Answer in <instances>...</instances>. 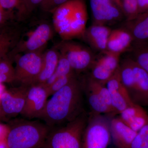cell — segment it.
<instances>
[{"label":"cell","instance_id":"cell-21","mask_svg":"<svg viewBox=\"0 0 148 148\" xmlns=\"http://www.w3.org/2000/svg\"><path fill=\"white\" fill-rule=\"evenodd\" d=\"M59 55V52L56 48L49 49L43 53L42 68L34 84L42 86L54 73L58 65Z\"/></svg>","mask_w":148,"mask_h":148},{"label":"cell","instance_id":"cell-32","mask_svg":"<svg viewBox=\"0 0 148 148\" xmlns=\"http://www.w3.org/2000/svg\"><path fill=\"white\" fill-rule=\"evenodd\" d=\"M10 15L5 10L0 3V27L7 24Z\"/></svg>","mask_w":148,"mask_h":148},{"label":"cell","instance_id":"cell-23","mask_svg":"<svg viewBox=\"0 0 148 148\" xmlns=\"http://www.w3.org/2000/svg\"><path fill=\"white\" fill-rule=\"evenodd\" d=\"M130 32L133 39L138 41H148V12L140 15L135 20Z\"/></svg>","mask_w":148,"mask_h":148},{"label":"cell","instance_id":"cell-3","mask_svg":"<svg viewBox=\"0 0 148 148\" xmlns=\"http://www.w3.org/2000/svg\"><path fill=\"white\" fill-rule=\"evenodd\" d=\"M88 120L84 112L66 124L50 128L42 148H82Z\"/></svg>","mask_w":148,"mask_h":148},{"label":"cell","instance_id":"cell-16","mask_svg":"<svg viewBox=\"0 0 148 148\" xmlns=\"http://www.w3.org/2000/svg\"><path fill=\"white\" fill-rule=\"evenodd\" d=\"M134 82L129 96L135 104H148V74L132 59Z\"/></svg>","mask_w":148,"mask_h":148},{"label":"cell","instance_id":"cell-37","mask_svg":"<svg viewBox=\"0 0 148 148\" xmlns=\"http://www.w3.org/2000/svg\"><path fill=\"white\" fill-rule=\"evenodd\" d=\"M0 148H8L6 139L0 140Z\"/></svg>","mask_w":148,"mask_h":148},{"label":"cell","instance_id":"cell-36","mask_svg":"<svg viewBox=\"0 0 148 148\" xmlns=\"http://www.w3.org/2000/svg\"><path fill=\"white\" fill-rule=\"evenodd\" d=\"M9 119L5 116L0 105V121H8Z\"/></svg>","mask_w":148,"mask_h":148},{"label":"cell","instance_id":"cell-4","mask_svg":"<svg viewBox=\"0 0 148 148\" xmlns=\"http://www.w3.org/2000/svg\"><path fill=\"white\" fill-rule=\"evenodd\" d=\"M111 140L110 120L92 113L83 135L82 148H108Z\"/></svg>","mask_w":148,"mask_h":148},{"label":"cell","instance_id":"cell-30","mask_svg":"<svg viewBox=\"0 0 148 148\" xmlns=\"http://www.w3.org/2000/svg\"><path fill=\"white\" fill-rule=\"evenodd\" d=\"M68 1L69 0H44L40 6L44 11L52 13L58 6Z\"/></svg>","mask_w":148,"mask_h":148},{"label":"cell","instance_id":"cell-13","mask_svg":"<svg viewBox=\"0 0 148 148\" xmlns=\"http://www.w3.org/2000/svg\"><path fill=\"white\" fill-rule=\"evenodd\" d=\"M93 24L106 25L121 18V10L113 0H90Z\"/></svg>","mask_w":148,"mask_h":148},{"label":"cell","instance_id":"cell-38","mask_svg":"<svg viewBox=\"0 0 148 148\" xmlns=\"http://www.w3.org/2000/svg\"><path fill=\"white\" fill-rule=\"evenodd\" d=\"M113 1L122 10V2L121 0H113Z\"/></svg>","mask_w":148,"mask_h":148},{"label":"cell","instance_id":"cell-1","mask_svg":"<svg viewBox=\"0 0 148 148\" xmlns=\"http://www.w3.org/2000/svg\"><path fill=\"white\" fill-rule=\"evenodd\" d=\"M82 85L76 78L52 95L40 119L50 128L64 125L83 113Z\"/></svg>","mask_w":148,"mask_h":148},{"label":"cell","instance_id":"cell-14","mask_svg":"<svg viewBox=\"0 0 148 148\" xmlns=\"http://www.w3.org/2000/svg\"><path fill=\"white\" fill-rule=\"evenodd\" d=\"M88 20L87 6L85 0H76L73 13L69 20L64 40L83 38Z\"/></svg>","mask_w":148,"mask_h":148},{"label":"cell","instance_id":"cell-9","mask_svg":"<svg viewBox=\"0 0 148 148\" xmlns=\"http://www.w3.org/2000/svg\"><path fill=\"white\" fill-rule=\"evenodd\" d=\"M120 55L107 50L102 52L101 56L94 59L90 69L89 77L106 84L119 68Z\"/></svg>","mask_w":148,"mask_h":148},{"label":"cell","instance_id":"cell-28","mask_svg":"<svg viewBox=\"0 0 148 148\" xmlns=\"http://www.w3.org/2000/svg\"><path fill=\"white\" fill-rule=\"evenodd\" d=\"M75 72L67 58L59 53L58 65L54 73L58 77L64 76Z\"/></svg>","mask_w":148,"mask_h":148},{"label":"cell","instance_id":"cell-33","mask_svg":"<svg viewBox=\"0 0 148 148\" xmlns=\"http://www.w3.org/2000/svg\"><path fill=\"white\" fill-rule=\"evenodd\" d=\"M140 15L148 12V0H137ZM139 15V16H140Z\"/></svg>","mask_w":148,"mask_h":148},{"label":"cell","instance_id":"cell-11","mask_svg":"<svg viewBox=\"0 0 148 148\" xmlns=\"http://www.w3.org/2000/svg\"><path fill=\"white\" fill-rule=\"evenodd\" d=\"M29 86L21 85L6 89L1 96L0 105L9 119L20 114L24 109Z\"/></svg>","mask_w":148,"mask_h":148},{"label":"cell","instance_id":"cell-19","mask_svg":"<svg viewBox=\"0 0 148 148\" xmlns=\"http://www.w3.org/2000/svg\"><path fill=\"white\" fill-rule=\"evenodd\" d=\"M122 120L134 131L138 132L148 123V116L141 106L134 104L119 114Z\"/></svg>","mask_w":148,"mask_h":148},{"label":"cell","instance_id":"cell-10","mask_svg":"<svg viewBox=\"0 0 148 148\" xmlns=\"http://www.w3.org/2000/svg\"><path fill=\"white\" fill-rule=\"evenodd\" d=\"M49 96L47 90L42 86L34 84L29 86L24 108L20 114L25 119H40Z\"/></svg>","mask_w":148,"mask_h":148},{"label":"cell","instance_id":"cell-15","mask_svg":"<svg viewBox=\"0 0 148 148\" xmlns=\"http://www.w3.org/2000/svg\"><path fill=\"white\" fill-rule=\"evenodd\" d=\"M110 127L111 139L115 147L130 148L138 132L130 128L119 116L114 117L110 120Z\"/></svg>","mask_w":148,"mask_h":148},{"label":"cell","instance_id":"cell-5","mask_svg":"<svg viewBox=\"0 0 148 148\" xmlns=\"http://www.w3.org/2000/svg\"><path fill=\"white\" fill-rule=\"evenodd\" d=\"M83 91L86 96L88 106L92 113L115 116L111 98L106 84L89 77L84 84Z\"/></svg>","mask_w":148,"mask_h":148},{"label":"cell","instance_id":"cell-12","mask_svg":"<svg viewBox=\"0 0 148 148\" xmlns=\"http://www.w3.org/2000/svg\"><path fill=\"white\" fill-rule=\"evenodd\" d=\"M119 69V67L106 84L116 115L119 114L125 109L135 104L122 82Z\"/></svg>","mask_w":148,"mask_h":148},{"label":"cell","instance_id":"cell-34","mask_svg":"<svg viewBox=\"0 0 148 148\" xmlns=\"http://www.w3.org/2000/svg\"><path fill=\"white\" fill-rule=\"evenodd\" d=\"M9 130L8 125L0 123V140L6 139Z\"/></svg>","mask_w":148,"mask_h":148},{"label":"cell","instance_id":"cell-31","mask_svg":"<svg viewBox=\"0 0 148 148\" xmlns=\"http://www.w3.org/2000/svg\"><path fill=\"white\" fill-rule=\"evenodd\" d=\"M21 0H0V3L5 10H11L17 9Z\"/></svg>","mask_w":148,"mask_h":148},{"label":"cell","instance_id":"cell-20","mask_svg":"<svg viewBox=\"0 0 148 148\" xmlns=\"http://www.w3.org/2000/svg\"><path fill=\"white\" fill-rule=\"evenodd\" d=\"M133 40L130 32L125 29L112 30L108 39L107 50L121 54L129 48Z\"/></svg>","mask_w":148,"mask_h":148},{"label":"cell","instance_id":"cell-40","mask_svg":"<svg viewBox=\"0 0 148 148\" xmlns=\"http://www.w3.org/2000/svg\"><path fill=\"white\" fill-rule=\"evenodd\" d=\"M122 1V0H121V1Z\"/></svg>","mask_w":148,"mask_h":148},{"label":"cell","instance_id":"cell-39","mask_svg":"<svg viewBox=\"0 0 148 148\" xmlns=\"http://www.w3.org/2000/svg\"><path fill=\"white\" fill-rule=\"evenodd\" d=\"M115 148H117V147H116Z\"/></svg>","mask_w":148,"mask_h":148},{"label":"cell","instance_id":"cell-29","mask_svg":"<svg viewBox=\"0 0 148 148\" xmlns=\"http://www.w3.org/2000/svg\"><path fill=\"white\" fill-rule=\"evenodd\" d=\"M135 60H133L148 74V47L138 48L135 51Z\"/></svg>","mask_w":148,"mask_h":148},{"label":"cell","instance_id":"cell-6","mask_svg":"<svg viewBox=\"0 0 148 148\" xmlns=\"http://www.w3.org/2000/svg\"><path fill=\"white\" fill-rule=\"evenodd\" d=\"M43 53L30 52L15 56L14 82L27 86L34 84L42 68Z\"/></svg>","mask_w":148,"mask_h":148},{"label":"cell","instance_id":"cell-24","mask_svg":"<svg viewBox=\"0 0 148 148\" xmlns=\"http://www.w3.org/2000/svg\"><path fill=\"white\" fill-rule=\"evenodd\" d=\"M44 0H21L19 6L17 9L16 14L18 21H22L26 19L34 11L40 6Z\"/></svg>","mask_w":148,"mask_h":148},{"label":"cell","instance_id":"cell-27","mask_svg":"<svg viewBox=\"0 0 148 148\" xmlns=\"http://www.w3.org/2000/svg\"><path fill=\"white\" fill-rule=\"evenodd\" d=\"M130 148H148V123L138 131Z\"/></svg>","mask_w":148,"mask_h":148},{"label":"cell","instance_id":"cell-35","mask_svg":"<svg viewBox=\"0 0 148 148\" xmlns=\"http://www.w3.org/2000/svg\"><path fill=\"white\" fill-rule=\"evenodd\" d=\"M14 82V77L0 73V84L9 83Z\"/></svg>","mask_w":148,"mask_h":148},{"label":"cell","instance_id":"cell-2","mask_svg":"<svg viewBox=\"0 0 148 148\" xmlns=\"http://www.w3.org/2000/svg\"><path fill=\"white\" fill-rule=\"evenodd\" d=\"M9 122L8 148H42L50 130L45 123L25 119Z\"/></svg>","mask_w":148,"mask_h":148},{"label":"cell","instance_id":"cell-22","mask_svg":"<svg viewBox=\"0 0 148 148\" xmlns=\"http://www.w3.org/2000/svg\"><path fill=\"white\" fill-rule=\"evenodd\" d=\"M19 32L7 24L0 27V59L8 56L19 41Z\"/></svg>","mask_w":148,"mask_h":148},{"label":"cell","instance_id":"cell-18","mask_svg":"<svg viewBox=\"0 0 148 148\" xmlns=\"http://www.w3.org/2000/svg\"><path fill=\"white\" fill-rule=\"evenodd\" d=\"M75 3L76 0H69L58 6L52 13L53 28L62 40L75 9Z\"/></svg>","mask_w":148,"mask_h":148},{"label":"cell","instance_id":"cell-7","mask_svg":"<svg viewBox=\"0 0 148 148\" xmlns=\"http://www.w3.org/2000/svg\"><path fill=\"white\" fill-rule=\"evenodd\" d=\"M56 48L67 58L75 73L90 69L95 59L89 49L71 40L62 41Z\"/></svg>","mask_w":148,"mask_h":148},{"label":"cell","instance_id":"cell-25","mask_svg":"<svg viewBox=\"0 0 148 148\" xmlns=\"http://www.w3.org/2000/svg\"><path fill=\"white\" fill-rule=\"evenodd\" d=\"M122 11L127 21L135 20L140 15L137 0H122Z\"/></svg>","mask_w":148,"mask_h":148},{"label":"cell","instance_id":"cell-26","mask_svg":"<svg viewBox=\"0 0 148 148\" xmlns=\"http://www.w3.org/2000/svg\"><path fill=\"white\" fill-rule=\"evenodd\" d=\"M75 78H76L75 72L58 78L50 87L47 89L49 96L53 95L54 93L68 84Z\"/></svg>","mask_w":148,"mask_h":148},{"label":"cell","instance_id":"cell-17","mask_svg":"<svg viewBox=\"0 0 148 148\" xmlns=\"http://www.w3.org/2000/svg\"><path fill=\"white\" fill-rule=\"evenodd\" d=\"M111 31L106 25L93 24L86 29L83 38L92 49L103 52L107 50Z\"/></svg>","mask_w":148,"mask_h":148},{"label":"cell","instance_id":"cell-8","mask_svg":"<svg viewBox=\"0 0 148 148\" xmlns=\"http://www.w3.org/2000/svg\"><path fill=\"white\" fill-rule=\"evenodd\" d=\"M53 28L50 24L46 23L40 24L30 33L27 39L19 41L8 56L12 59L19 53L42 52L48 42L53 38Z\"/></svg>","mask_w":148,"mask_h":148}]
</instances>
